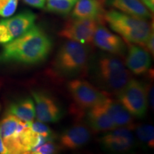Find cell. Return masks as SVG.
<instances>
[{
  "mask_svg": "<svg viewBox=\"0 0 154 154\" xmlns=\"http://www.w3.org/2000/svg\"><path fill=\"white\" fill-rule=\"evenodd\" d=\"M52 46L49 34L41 26L34 25L26 33L4 45L0 63L38 64L47 59Z\"/></svg>",
  "mask_w": 154,
  "mask_h": 154,
  "instance_id": "cell-1",
  "label": "cell"
},
{
  "mask_svg": "<svg viewBox=\"0 0 154 154\" xmlns=\"http://www.w3.org/2000/svg\"><path fill=\"white\" fill-rule=\"evenodd\" d=\"M87 72L94 84L107 94L117 93L131 79L121 58L110 53L90 58Z\"/></svg>",
  "mask_w": 154,
  "mask_h": 154,
  "instance_id": "cell-2",
  "label": "cell"
},
{
  "mask_svg": "<svg viewBox=\"0 0 154 154\" xmlns=\"http://www.w3.org/2000/svg\"><path fill=\"white\" fill-rule=\"evenodd\" d=\"M89 60L87 46L69 40L58 50L51 63V69L54 74L59 78H74L87 72Z\"/></svg>",
  "mask_w": 154,
  "mask_h": 154,
  "instance_id": "cell-3",
  "label": "cell"
},
{
  "mask_svg": "<svg viewBox=\"0 0 154 154\" xmlns=\"http://www.w3.org/2000/svg\"><path fill=\"white\" fill-rule=\"evenodd\" d=\"M104 20L111 29L121 35L127 42L143 47L153 32V24L148 20L131 16L120 11H106Z\"/></svg>",
  "mask_w": 154,
  "mask_h": 154,
  "instance_id": "cell-4",
  "label": "cell"
},
{
  "mask_svg": "<svg viewBox=\"0 0 154 154\" xmlns=\"http://www.w3.org/2000/svg\"><path fill=\"white\" fill-rule=\"evenodd\" d=\"M116 94L117 101L133 116L138 119L145 116L148 109V87L143 82L131 79Z\"/></svg>",
  "mask_w": 154,
  "mask_h": 154,
  "instance_id": "cell-5",
  "label": "cell"
},
{
  "mask_svg": "<svg viewBox=\"0 0 154 154\" xmlns=\"http://www.w3.org/2000/svg\"><path fill=\"white\" fill-rule=\"evenodd\" d=\"M67 87L77 106L84 110L103 103L109 97L107 93L83 79L72 80Z\"/></svg>",
  "mask_w": 154,
  "mask_h": 154,
  "instance_id": "cell-6",
  "label": "cell"
},
{
  "mask_svg": "<svg viewBox=\"0 0 154 154\" xmlns=\"http://www.w3.org/2000/svg\"><path fill=\"white\" fill-rule=\"evenodd\" d=\"M99 23L103 22L93 19L72 17L65 23L59 34L63 38L87 45L93 42L94 33Z\"/></svg>",
  "mask_w": 154,
  "mask_h": 154,
  "instance_id": "cell-7",
  "label": "cell"
},
{
  "mask_svg": "<svg viewBox=\"0 0 154 154\" xmlns=\"http://www.w3.org/2000/svg\"><path fill=\"white\" fill-rule=\"evenodd\" d=\"M36 103L35 113L38 121L43 123H57L63 116L60 103L51 94L44 91H32Z\"/></svg>",
  "mask_w": 154,
  "mask_h": 154,
  "instance_id": "cell-8",
  "label": "cell"
},
{
  "mask_svg": "<svg viewBox=\"0 0 154 154\" xmlns=\"http://www.w3.org/2000/svg\"><path fill=\"white\" fill-rule=\"evenodd\" d=\"M100 143L105 151L122 153L132 149L134 138L129 128L119 127L106 131L100 138Z\"/></svg>",
  "mask_w": 154,
  "mask_h": 154,
  "instance_id": "cell-9",
  "label": "cell"
},
{
  "mask_svg": "<svg viewBox=\"0 0 154 154\" xmlns=\"http://www.w3.org/2000/svg\"><path fill=\"white\" fill-rule=\"evenodd\" d=\"M93 42L97 47L103 51L116 56H124L126 47L124 42L120 36L112 33L103 23L97 25L94 33Z\"/></svg>",
  "mask_w": 154,
  "mask_h": 154,
  "instance_id": "cell-10",
  "label": "cell"
},
{
  "mask_svg": "<svg viewBox=\"0 0 154 154\" xmlns=\"http://www.w3.org/2000/svg\"><path fill=\"white\" fill-rule=\"evenodd\" d=\"M91 137L89 127L84 124H76L66 128L59 136L61 149L76 150L85 146Z\"/></svg>",
  "mask_w": 154,
  "mask_h": 154,
  "instance_id": "cell-11",
  "label": "cell"
},
{
  "mask_svg": "<svg viewBox=\"0 0 154 154\" xmlns=\"http://www.w3.org/2000/svg\"><path fill=\"white\" fill-rule=\"evenodd\" d=\"M105 0H77L72 13V17L93 19L104 23Z\"/></svg>",
  "mask_w": 154,
  "mask_h": 154,
  "instance_id": "cell-12",
  "label": "cell"
},
{
  "mask_svg": "<svg viewBox=\"0 0 154 154\" xmlns=\"http://www.w3.org/2000/svg\"><path fill=\"white\" fill-rule=\"evenodd\" d=\"M151 65V54L143 47L130 45L126 59V66L136 75L146 74Z\"/></svg>",
  "mask_w": 154,
  "mask_h": 154,
  "instance_id": "cell-13",
  "label": "cell"
},
{
  "mask_svg": "<svg viewBox=\"0 0 154 154\" xmlns=\"http://www.w3.org/2000/svg\"><path fill=\"white\" fill-rule=\"evenodd\" d=\"M85 118L86 125L96 132H106L117 128L106 111L103 102L86 109Z\"/></svg>",
  "mask_w": 154,
  "mask_h": 154,
  "instance_id": "cell-14",
  "label": "cell"
},
{
  "mask_svg": "<svg viewBox=\"0 0 154 154\" xmlns=\"http://www.w3.org/2000/svg\"><path fill=\"white\" fill-rule=\"evenodd\" d=\"M36 16L32 11L26 10L11 17L1 20L8 29L12 39L28 32L35 25Z\"/></svg>",
  "mask_w": 154,
  "mask_h": 154,
  "instance_id": "cell-15",
  "label": "cell"
},
{
  "mask_svg": "<svg viewBox=\"0 0 154 154\" xmlns=\"http://www.w3.org/2000/svg\"><path fill=\"white\" fill-rule=\"evenodd\" d=\"M103 104L107 113L117 128L124 127L129 129L134 128L133 116L123 106L120 102L108 97L103 102Z\"/></svg>",
  "mask_w": 154,
  "mask_h": 154,
  "instance_id": "cell-16",
  "label": "cell"
},
{
  "mask_svg": "<svg viewBox=\"0 0 154 154\" xmlns=\"http://www.w3.org/2000/svg\"><path fill=\"white\" fill-rule=\"evenodd\" d=\"M108 3L118 11L131 16L149 20L151 12L140 0H108Z\"/></svg>",
  "mask_w": 154,
  "mask_h": 154,
  "instance_id": "cell-17",
  "label": "cell"
},
{
  "mask_svg": "<svg viewBox=\"0 0 154 154\" xmlns=\"http://www.w3.org/2000/svg\"><path fill=\"white\" fill-rule=\"evenodd\" d=\"M7 113L15 116L27 124H31L36 116L35 105L30 97L24 98L11 103Z\"/></svg>",
  "mask_w": 154,
  "mask_h": 154,
  "instance_id": "cell-18",
  "label": "cell"
},
{
  "mask_svg": "<svg viewBox=\"0 0 154 154\" xmlns=\"http://www.w3.org/2000/svg\"><path fill=\"white\" fill-rule=\"evenodd\" d=\"M24 122L11 113H7L3 119L0 121V134L2 139L16 137L20 133L29 126Z\"/></svg>",
  "mask_w": 154,
  "mask_h": 154,
  "instance_id": "cell-19",
  "label": "cell"
},
{
  "mask_svg": "<svg viewBox=\"0 0 154 154\" xmlns=\"http://www.w3.org/2000/svg\"><path fill=\"white\" fill-rule=\"evenodd\" d=\"M77 0H47V10L66 16L72 11Z\"/></svg>",
  "mask_w": 154,
  "mask_h": 154,
  "instance_id": "cell-20",
  "label": "cell"
},
{
  "mask_svg": "<svg viewBox=\"0 0 154 154\" xmlns=\"http://www.w3.org/2000/svg\"><path fill=\"white\" fill-rule=\"evenodd\" d=\"M136 134L139 139L150 147L154 146V130L151 125H140L136 128Z\"/></svg>",
  "mask_w": 154,
  "mask_h": 154,
  "instance_id": "cell-21",
  "label": "cell"
},
{
  "mask_svg": "<svg viewBox=\"0 0 154 154\" xmlns=\"http://www.w3.org/2000/svg\"><path fill=\"white\" fill-rule=\"evenodd\" d=\"M19 0H0V17L7 18L14 14Z\"/></svg>",
  "mask_w": 154,
  "mask_h": 154,
  "instance_id": "cell-22",
  "label": "cell"
},
{
  "mask_svg": "<svg viewBox=\"0 0 154 154\" xmlns=\"http://www.w3.org/2000/svg\"><path fill=\"white\" fill-rule=\"evenodd\" d=\"M29 126L34 131L38 133V134L42 135V136H46V137L51 138V139L54 140V133L44 123L38 120L36 121H32L31 124H29Z\"/></svg>",
  "mask_w": 154,
  "mask_h": 154,
  "instance_id": "cell-23",
  "label": "cell"
},
{
  "mask_svg": "<svg viewBox=\"0 0 154 154\" xmlns=\"http://www.w3.org/2000/svg\"><path fill=\"white\" fill-rule=\"evenodd\" d=\"M60 147L59 145L54 143V140L46 142L45 143L42 144V146H38L32 152L34 154H52L56 153L60 150Z\"/></svg>",
  "mask_w": 154,
  "mask_h": 154,
  "instance_id": "cell-24",
  "label": "cell"
},
{
  "mask_svg": "<svg viewBox=\"0 0 154 154\" xmlns=\"http://www.w3.org/2000/svg\"><path fill=\"white\" fill-rule=\"evenodd\" d=\"M12 40V37L7 26L2 21H0V44H5Z\"/></svg>",
  "mask_w": 154,
  "mask_h": 154,
  "instance_id": "cell-25",
  "label": "cell"
},
{
  "mask_svg": "<svg viewBox=\"0 0 154 154\" xmlns=\"http://www.w3.org/2000/svg\"><path fill=\"white\" fill-rule=\"evenodd\" d=\"M143 49H145L146 51H148L151 54L153 55L154 54V36L153 32L149 36V38L144 44Z\"/></svg>",
  "mask_w": 154,
  "mask_h": 154,
  "instance_id": "cell-26",
  "label": "cell"
},
{
  "mask_svg": "<svg viewBox=\"0 0 154 154\" xmlns=\"http://www.w3.org/2000/svg\"><path fill=\"white\" fill-rule=\"evenodd\" d=\"M26 5L33 7L34 8L43 9L46 5L47 0H23Z\"/></svg>",
  "mask_w": 154,
  "mask_h": 154,
  "instance_id": "cell-27",
  "label": "cell"
},
{
  "mask_svg": "<svg viewBox=\"0 0 154 154\" xmlns=\"http://www.w3.org/2000/svg\"><path fill=\"white\" fill-rule=\"evenodd\" d=\"M144 5L149 9L151 12L153 13L154 11V0H140Z\"/></svg>",
  "mask_w": 154,
  "mask_h": 154,
  "instance_id": "cell-28",
  "label": "cell"
},
{
  "mask_svg": "<svg viewBox=\"0 0 154 154\" xmlns=\"http://www.w3.org/2000/svg\"><path fill=\"white\" fill-rule=\"evenodd\" d=\"M148 101H149L150 106L153 109V88H148Z\"/></svg>",
  "mask_w": 154,
  "mask_h": 154,
  "instance_id": "cell-29",
  "label": "cell"
},
{
  "mask_svg": "<svg viewBox=\"0 0 154 154\" xmlns=\"http://www.w3.org/2000/svg\"><path fill=\"white\" fill-rule=\"evenodd\" d=\"M0 153H2V154L7 153V149H6L5 144H4V141L1 134H0Z\"/></svg>",
  "mask_w": 154,
  "mask_h": 154,
  "instance_id": "cell-30",
  "label": "cell"
},
{
  "mask_svg": "<svg viewBox=\"0 0 154 154\" xmlns=\"http://www.w3.org/2000/svg\"><path fill=\"white\" fill-rule=\"evenodd\" d=\"M0 109H1V106H0Z\"/></svg>",
  "mask_w": 154,
  "mask_h": 154,
  "instance_id": "cell-31",
  "label": "cell"
},
{
  "mask_svg": "<svg viewBox=\"0 0 154 154\" xmlns=\"http://www.w3.org/2000/svg\"><path fill=\"white\" fill-rule=\"evenodd\" d=\"M0 86H1V84H0Z\"/></svg>",
  "mask_w": 154,
  "mask_h": 154,
  "instance_id": "cell-32",
  "label": "cell"
}]
</instances>
